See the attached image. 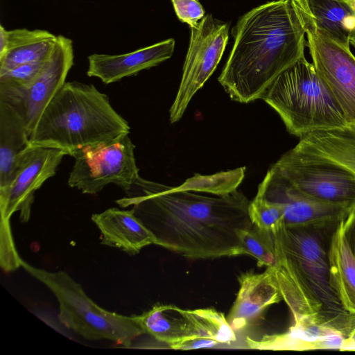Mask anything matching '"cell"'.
Returning <instances> with one entry per match:
<instances>
[{
  "mask_svg": "<svg viewBox=\"0 0 355 355\" xmlns=\"http://www.w3.org/2000/svg\"><path fill=\"white\" fill-rule=\"evenodd\" d=\"M125 193L116 203L130 207L155 245L190 259L243 255V239L253 223L241 191L208 196L139 176Z\"/></svg>",
  "mask_w": 355,
  "mask_h": 355,
  "instance_id": "cell-1",
  "label": "cell"
},
{
  "mask_svg": "<svg viewBox=\"0 0 355 355\" xmlns=\"http://www.w3.org/2000/svg\"><path fill=\"white\" fill-rule=\"evenodd\" d=\"M218 80L241 103L261 99L284 70L304 56L306 29L291 0H274L239 17Z\"/></svg>",
  "mask_w": 355,
  "mask_h": 355,
  "instance_id": "cell-2",
  "label": "cell"
},
{
  "mask_svg": "<svg viewBox=\"0 0 355 355\" xmlns=\"http://www.w3.org/2000/svg\"><path fill=\"white\" fill-rule=\"evenodd\" d=\"M340 222L307 225L284 223L272 233L277 262L269 268L294 324L322 326L340 331L347 338L355 325V314L343 309L331 288L328 265L330 240Z\"/></svg>",
  "mask_w": 355,
  "mask_h": 355,
  "instance_id": "cell-3",
  "label": "cell"
},
{
  "mask_svg": "<svg viewBox=\"0 0 355 355\" xmlns=\"http://www.w3.org/2000/svg\"><path fill=\"white\" fill-rule=\"evenodd\" d=\"M128 122L94 85L66 82L47 105L29 137L31 144L64 150L73 156L90 146L129 135Z\"/></svg>",
  "mask_w": 355,
  "mask_h": 355,
  "instance_id": "cell-4",
  "label": "cell"
},
{
  "mask_svg": "<svg viewBox=\"0 0 355 355\" xmlns=\"http://www.w3.org/2000/svg\"><path fill=\"white\" fill-rule=\"evenodd\" d=\"M287 131L302 137L348 128L345 114L305 55L280 73L262 95Z\"/></svg>",
  "mask_w": 355,
  "mask_h": 355,
  "instance_id": "cell-5",
  "label": "cell"
},
{
  "mask_svg": "<svg viewBox=\"0 0 355 355\" xmlns=\"http://www.w3.org/2000/svg\"><path fill=\"white\" fill-rule=\"evenodd\" d=\"M21 266L55 295L60 322L85 339L109 340L130 347L136 338L145 334L137 315H123L101 308L66 272L48 271L24 260Z\"/></svg>",
  "mask_w": 355,
  "mask_h": 355,
  "instance_id": "cell-6",
  "label": "cell"
},
{
  "mask_svg": "<svg viewBox=\"0 0 355 355\" xmlns=\"http://www.w3.org/2000/svg\"><path fill=\"white\" fill-rule=\"evenodd\" d=\"M137 318L145 334L173 349L218 347L236 339L224 315L211 308L185 310L159 304Z\"/></svg>",
  "mask_w": 355,
  "mask_h": 355,
  "instance_id": "cell-7",
  "label": "cell"
},
{
  "mask_svg": "<svg viewBox=\"0 0 355 355\" xmlns=\"http://www.w3.org/2000/svg\"><path fill=\"white\" fill-rule=\"evenodd\" d=\"M274 165L306 195L350 209L355 206V174L338 162L298 143Z\"/></svg>",
  "mask_w": 355,
  "mask_h": 355,
  "instance_id": "cell-8",
  "label": "cell"
},
{
  "mask_svg": "<svg viewBox=\"0 0 355 355\" xmlns=\"http://www.w3.org/2000/svg\"><path fill=\"white\" fill-rule=\"evenodd\" d=\"M128 135L75 153L69 186L86 194H96L111 183L127 191L139 177L135 146Z\"/></svg>",
  "mask_w": 355,
  "mask_h": 355,
  "instance_id": "cell-9",
  "label": "cell"
},
{
  "mask_svg": "<svg viewBox=\"0 0 355 355\" xmlns=\"http://www.w3.org/2000/svg\"><path fill=\"white\" fill-rule=\"evenodd\" d=\"M190 30L181 81L169 110L171 123L182 119L194 94L216 70L228 42L230 23L207 14Z\"/></svg>",
  "mask_w": 355,
  "mask_h": 355,
  "instance_id": "cell-10",
  "label": "cell"
},
{
  "mask_svg": "<svg viewBox=\"0 0 355 355\" xmlns=\"http://www.w3.org/2000/svg\"><path fill=\"white\" fill-rule=\"evenodd\" d=\"M73 64L71 40L58 35L52 53L32 83L26 87L0 83V101L11 106L19 114L29 137L47 105L66 83Z\"/></svg>",
  "mask_w": 355,
  "mask_h": 355,
  "instance_id": "cell-11",
  "label": "cell"
},
{
  "mask_svg": "<svg viewBox=\"0 0 355 355\" xmlns=\"http://www.w3.org/2000/svg\"><path fill=\"white\" fill-rule=\"evenodd\" d=\"M65 155L63 149L31 144L20 153L12 180L0 191L1 231L11 230L10 219L16 211L20 222L29 220L35 191L55 175Z\"/></svg>",
  "mask_w": 355,
  "mask_h": 355,
  "instance_id": "cell-12",
  "label": "cell"
},
{
  "mask_svg": "<svg viewBox=\"0 0 355 355\" xmlns=\"http://www.w3.org/2000/svg\"><path fill=\"white\" fill-rule=\"evenodd\" d=\"M304 28L316 73L342 109L349 127L355 129V56L350 47Z\"/></svg>",
  "mask_w": 355,
  "mask_h": 355,
  "instance_id": "cell-13",
  "label": "cell"
},
{
  "mask_svg": "<svg viewBox=\"0 0 355 355\" xmlns=\"http://www.w3.org/2000/svg\"><path fill=\"white\" fill-rule=\"evenodd\" d=\"M257 196L279 205L287 225H320L338 223L350 209L326 203L300 190L274 164L258 187Z\"/></svg>",
  "mask_w": 355,
  "mask_h": 355,
  "instance_id": "cell-14",
  "label": "cell"
},
{
  "mask_svg": "<svg viewBox=\"0 0 355 355\" xmlns=\"http://www.w3.org/2000/svg\"><path fill=\"white\" fill-rule=\"evenodd\" d=\"M175 43L174 39L169 38L124 54L90 55L87 75L98 78L105 84L136 75L169 59L174 52Z\"/></svg>",
  "mask_w": 355,
  "mask_h": 355,
  "instance_id": "cell-15",
  "label": "cell"
},
{
  "mask_svg": "<svg viewBox=\"0 0 355 355\" xmlns=\"http://www.w3.org/2000/svg\"><path fill=\"white\" fill-rule=\"evenodd\" d=\"M305 27L341 45L349 47L355 29L352 0H291Z\"/></svg>",
  "mask_w": 355,
  "mask_h": 355,
  "instance_id": "cell-16",
  "label": "cell"
},
{
  "mask_svg": "<svg viewBox=\"0 0 355 355\" xmlns=\"http://www.w3.org/2000/svg\"><path fill=\"white\" fill-rule=\"evenodd\" d=\"M239 291L227 316L234 331L252 325L269 306L282 298L270 268L263 273L247 272L239 277Z\"/></svg>",
  "mask_w": 355,
  "mask_h": 355,
  "instance_id": "cell-17",
  "label": "cell"
},
{
  "mask_svg": "<svg viewBox=\"0 0 355 355\" xmlns=\"http://www.w3.org/2000/svg\"><path fill=\"white\" fill-rule=\"evenodd\" d=\"M92 220L101 233V244L117 248L130 255L138 254L149 245L156 244L154 234L134 211L116 207L94 214Z\"/></svg>",
  "mask_w": 355,
  "mask_h": 355,
  "instance_id": "cell-18",
  "label": "cell"
},
{
  "mask_svg": "<svg viewBox=\"0 0 355 355\" xmlns=\"http://www.w3.org/2000/svg\"><path fill=\"white\" fill-rule=\"evenodd\" d=\"M58 36L45 30L17 28L8 31L0 26V74L19 65L46 60Z\"/></svg>",
  "mask_w": 355,
  "mask_h": 355,
  "instance_id": "cell-19",
  "label": "cell"
},
{
  "mask_svg": "<svg viewBox=\"0 0 355 355\" xmlns=\"http://www.w3.org/2000/svg\"><path fill=\"white\" fill-rule=\"evenodd\" d=\"M328 265L331 288L343 309L355 314V257L344 234L343 219L331 236Z\"/></svg>",
  "mask_w": 355,
  "mask_h": 355,
  "instance_id": "cell-20",
  "label": "cell"
},
{
  "mask_svg": "<svg viewBox=\"0 0 355 355\" xmlns=\"http://www.w3.org/2000/svg\"><path fill=\"white\" fill-rule=\"evenodd\" d=\"M30 144L29 134L19 114L0 101V191L12 180L17 158Z\"/></svg>",
  "mask_w": 355,
  "mask_h": 355,
  "instance_id": "cell-21",
  "label": "cell"
},
{
  "mask_svg": "<svg viewBox=\"0 0 355 355\" xmlns=\"http://www.w3.org/2000/svg\"><path fill=\"white\" fill-rule=\"evenodd\" d=\"M245 167H239L212 175L196 174L174 189L177 191L204 192L214 196H225L237 190L245 177Z\"/></svg>",
  "mask_w": 355,
  "mask_h": 355,
  "instance_id": "cell-22",
  "label": "cell"
},
{
  "mask_svg": "<svg viewBox=\"0 0 355 355\" xmlns=\"http://www.w3.org/2000/svg\"><path fill=\"white\" fill-rule=\"evenodd\" d=\"M243 254L254 257L257 265L272 267L276 264L277 258L273 236L271 232L263 230L253 225L245 233L242 242Z\"/></svg>",
  "mask_w": 355,
  "mask_h": 355,
  "instance_id": "cell-23",
  "label": "cell"
},
{
  "mask_svg": "<svg viewBox=\"0 0 355 355\" xmlns=\"http://www.w3.org/2000/svg\"><path fill=\"white\" fill-rule=\"evenodd\" d=\"M248 211L253 225L271 233L275 232L284 223L282 208L279 205L257 195L250 202Z\"/></svg>",
  "mask_w": 355,
  "mask_h": 355,
  "instance_id": "cell-24",
  "label": "cell"
},
{
  "mask_svg": "<svg viewBox=\"0 0 355 355\" xmlns=\"http://www.w3.org/2000/svg\"><path fill=\"white\" fill-rule=\"evenodd\" d=\"M46 60L15 67L0 74V83L26 87L37 78Z\"/></svg>",
  "mask_w": 355,
  "mask_h": 355,
  "instance_id": "cell-25",
  "label": "cell"
},
{
  "mask_svg": "<svg viewBox=\"0 0 355 355\" xmlns=\"http://www.w3.org/2000/svg\"><path fill=\"white\" fill-rule=\"evenodd\" d=\"M171 2L179 20L190 28L197 26L205 15V9L198 0H171Z\"/></svg>",
  "mask_w": 355,
  "mask_h": 355,
  "instance_id": "cell-26",
  "label": "cell"
},
{
  "mask_svg": "<svg viewBox=\"0 0 355 355\" xmlns=\"http://www.w3.org/2000/svg\"><path fill=\"white\" fill-rule=\"evenodd\" d=\"M343 230L347 243L355 257V206L343 219Z\"/></svg>",
  "mask_w": 355,
  "mask_h": 355,
  "instance_id": "cell-27",
  "label": "cell"
},
{
  "mask_svg": "<svg viewBox=\"0 0 355 355\" xmlns=\"http://www.w3.org/2000/svg\"><path fill=\"white\" fill-rule=\"evenodd\" d=\"M340 351H355V325L345 340Z\"/></svg>",
  "mask_w": 355,
  "mask_h": 355,
  "instance_id": "cell-28",
  "label": "cell"
},
{
  "mask_svg": "<svg viewBox=\"0 0 355 355\" xmlns=\"http://www.w3.org/2000/svg\"><path fill=\"white\" fill-rule=\"evenodd\" d=\"M350 44L355 48V29L352 32L349 37Z\"/></svg>",
  "mask_w": 355,
  "mask_h": 355,
  "instance_id": "cell-29",
  "label": "cell"
},
{
  "mask_svg": "<svg viewBox=\"0 0 355 355\" xmlns=\"http://www.w3.org/2000/svg\"><path fill=\"white\" fill-rule=\"evenodd\" d=\"M352 3L353 8L355 10V0H352Z\"/></svg>",
  "mask_w": 355,
  "mask_h": 355,
  "instance_id": "cell-30",
  "label": "cell"
}]
</instances>
